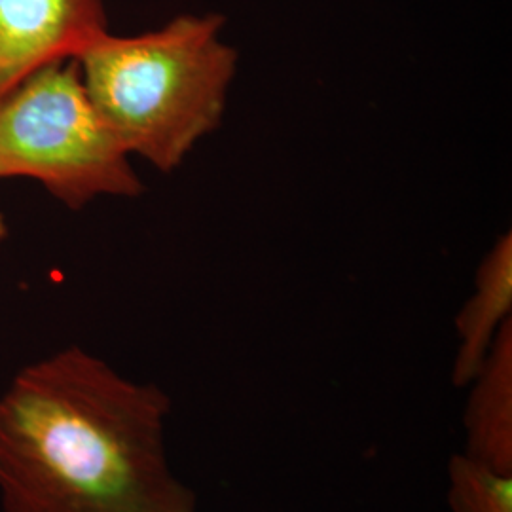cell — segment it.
Segmentation results:
<instances>
[{
    "label": "cell",
    "mask_w": 512,
    "mask_h": 512,
    "mask_svg": "<svg viewBox=\"0 0 512 512\" xmlns=\"http://www.w3.org/2000/svg\"><path fill=\"white\" fill-rule=\"evenodd\" d=\"M158 385L67 348L21 368L0 393L4 512H198L165 448Z\"/></svg>",
    "instance_id": "6da1fadb"
},
{
    "label": "cell",
    "mask_w": 512,
    "mask_h": 512,
    "mask_svg": "<svg viewBox=\"0 0 512 512\" xmlns=\"http://www.w3.org/2000/svg\"><path fill=\"white\" fill-rule=\"evenodd\" d=\"M86 92L74 57L50 61L0 97V179L27 177L71 209L145 184Z\"/></svg>",
    "instance_id": "3957f363"
},
{
    "label": "cell",
    "mask_w": 512,
    "mask_h": 512,
    "mask_svg": "<svg viewBox=\"0 0 512 512\" xmlns=\"http://www.w3.org/2000/svg\"><path fill=\"white\" fill-rule=\"evenodd\" d=\"M6 236V224H4V219H2V215H0V241L4 239Z\"/></svg>",
    "instance_id": "ba28073f"
},
{
    "label": "cell",
    "mask_w": 512,
    "mask_h": 512,
    "mask_svg": "<svg viewBox=\"0 0 512 512\" xmlns=\"http://www.w3.org/2000/svg\"><path fill=\"white\" fill-rule=\"evenodd\" d=\"M512 238L503 236L486 255L476 274L475 294L456 317L458 355L452 382L471 384L494 344L497 332L512 319Z\"/></svg>",
    "instance_id": "8992f818"
},
{
    "label": "cell",
    "mask_w": 512,
    "mask_h": 512,
    "mask_svg": "<svg viewBox=\"0 0 512 512\" xmlns=\"http://www.w3.org/2000/svg\"><path fill=\"white\" fill-rule=\"evenodd\" d=\"M103 0H0V97L38 67L107 33Z\"/></svg>",
    "instance_id": "277c9868"
},
{
    "label": "cell",
    "mask_w": 512,
    "mask_h": 512,
    "mask_svg": "<svg viewBox=\"0 0 512 512\" xmlns=\"http://www.w3.org/2000/svg\"><path fill=\"white\" fill-rule=\"evenodd\" d=\"M448 505L452 512H512V475L456 454L448 463Z\"/></svg>",
    "instance_id": "52a82bcc"
},
{
    "label": "cell",
    "mask_w": 512,
    "mask_h": 512,
    "mask_svg": "<svg viewBox=\"0 0 512 512\" xmlns=\"http://www.w3.org/2000/svg\"><path fill=\"white\" fill-rule=\"evenodd\" d=\"M222 29L219 14H184L135 37L107 31L74 57L95 109L129 156L169 173L219 128L238 71Z\"/></svg>",
    "instance_id": "7a4b0ae2"
},
{
    "label": "cell",
    "mask_w": 512,
    "mask_h": 512,
    "mask_svg": "<svg viewBox=\"0 0 512 512\" xmlns=\"http://www.w3.org/2000/svg\"><path fill=\"white\" fill-rule=\"evenodd\" d=\"M465 406V456L512 475V319L495 336L471 382Z\"/></svg>",
    "instance_id": "5b68a950"
}]
</instances>
